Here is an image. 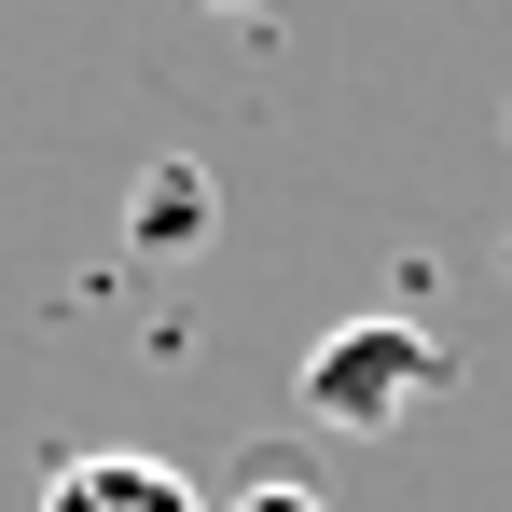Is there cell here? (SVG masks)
<instances>
[{"label":"cell","mask_w":512,"mask_h":512,"mask_svg":"<svg viewBox=\"0 0 512 512\" xmlns=\"http://www.w3.org/2000/svg\"><path fill=\"white\" fill-rule=\"evenodd\" d=\"M443 374H457L443 333H416V319H346V333L305 346V416L319 429H388V416H416Z\"/></svg>","instance_id":"1"},{"label":"cell","mask_w":512,"mask_h":512,"mask_svg":"<svg viewBox=\"0 0 512 512\" xmlns=\"http://www.w3.org/2000/svg\"><path fill=\"white\" fill-rule=\"evenodd\" d=\"M42 512H208V499H194V471H167V457H125V443H97V457H56Z\"/></svg>","instance_id":"2"},{"label":"cell","mask_w":512,"mask_h":512,"mask_svg":"<svg viewBox=\"0 0 512 512\" xmlns=\"http://www.w3.org/2000/svg\"><path fill=\"white\" fill-rule=\"evenodd\" d=\"M194 208H208V180H194V167H153V194H139V236H153V250H194Z\"/></svg>","instance_id":"3"},{"label":"cell","mask_w":512,"mask_h":512,"mask_svg":"<svg viewBox=\"0 0 512 512\" xmlns=\"http://www.w3.org/2000/svg\"><path fill=\"white\" fill-rule=\"evenodd\" d=\"M222 512H333V499H319V485H291V471H263V485H236Z\"/></svg>","instance_id":"4"}]
</instances>
